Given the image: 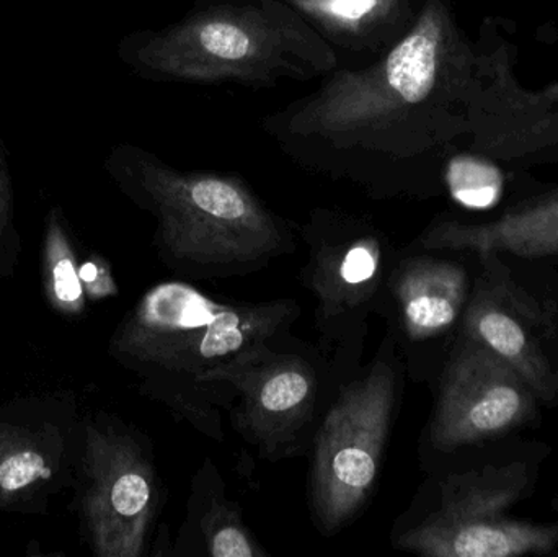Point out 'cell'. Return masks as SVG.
Segmentation results:
<instances>
[{"label":"cell","instance_id":"obj_1","mask_svg":"<svg viewBox=\"0 0 558 557\" xmlns=\"http://www.w3.org/2000/svg\"><path fill=\"white\" fill-rule=\"evenodd\" d=\"M449 48L448 9L425 0L383 55L335 69L314 92L265 117L262 128L299 166L383 189L399 183L422 159L448 81Z\"/></svg>","mask_w":558,"mask_h":557},{"label":"cell","instance_id":"obj_2","mask_svg":"<svg viewBox=\"0 0 558 557\" xmlns=\"http://www.w3.org/2000/svg\"><path fill=\"white\" fill-rule=\"evenodd\" d=\"M118 56L147 81L251 88L340 68L333 46L284 0H196L170 25L124 36Z\"/></svg>","mask_w":558,"mask_h":557},{"label":"cell","instance_id":"obj_3","mask_svg":"<svg viewBox=\"0 0 558 557\" xmlns=\"http://www.w3.org/2000/svg\"><path fill=\"white\" fill-rule=\"evenodd\" d=\"M107 170L154 213L173 257L203 265L245 264L282 244L277 218L239 177L180 170L134 144L113 147Z\"/></svg>","mask_w":558,"mask_h":557},{"label":"cell","instance_id":"obj_4","mask_svg":"<svg viewBox=\"0 0 558 557\" xmlns=\"http://www.w3.org/2000/svg\"><path fill=\"white\" fill-rule=\"evenodd\" d=\"M294 307L288 303L231 306L189 284L167 281L144 294L114 337L121 359L163 375L193 378L264 346Z\"/></svg>","mask_w":558,"mask_h":557},{"label":"cell","instance_id":"obj_5","mask_svg":"<svg viewBox=\"0 0 558 557\" xmlns=\"http://www.w3.org/2000/svg\"><path fill=\"white\" fill-rule=\"evenodd\" d=\"M543 424V405L523 376L487 347L459 336L442 366L429 444L458 453Z\"/></svg>","mask_w":558,"mask_h":557},{"label":"cell","instance_id":"obj_6","mask_svg":"<svg viewBox=\"0 0 558 557\" xmlns=\"http://www.w3.org/2000/svg\"><path fill=\"white\" fill-rule=\"evenodd\" d=\"M396 404V373L377 363L341 392L318 435L314 506L325 530L343 525L376 481Z\"/></svg>","mask_w":558,"mask_h":557},{"label":"cell","instance_id":"obj_7","mask_svg":"<svg viewBox=\"0 0 558 557\" xmlns=\"http://www.w3.org/2000/svg\"><path fill=\"white\" fill-rule=\"evenodd\" d=\"M84 516L95 553L137 557L154 513L153 470L131 438L88 428Z\"/></svg>","mask_w":558,"mask_h":557},{"label":"cell","instance_id":"obj_8","mask_svg":"<svg viewBox=\"0 0 558 557\" xmlns=\"http://www.w3.org/2000/svg\"><path fill=\"white\" fill-rule=\"evenodd\" d=\"M228 382L241 392V425L254 440L275 447L291 437L311 414L314 373L301 359L274 355L255 347L202 376V383Z\"/></svg>","mask_w":558,"mask_h":557},{"label":"cell","instance_id":"obj_9","mask_svg":"<svg viewBox=\"0 0 558 557\" xmlns=\"http://www.w3.org/2000/svg\"><path fill=\"white\" fill-rule=\"evenodd\" d=\"M490 252L505 298L517 317L530 362V386L543 408L558 405V265Z\"/></svg>","mask_w":558,"mask_h":557},{"label":"cell","instance_id":"obj_10","mask_svg":"<svg viewBox=\"0 0 558 557\" xmlns=\"http://www.w3.org/2000/svg\"><path fill=\"white\" fill-rule=\"evenodd\" d=\"M477 264V252L464 251V258L425 255L402 265L396 293L410 339H458Z\"/></svg>","mask_w":558,"mask_h":557},{"label":"cell","instance_id":"obj_11","mask_svg":"<svg viewBox=\"0 0 558 557\" xmlns=\"http://www.w3.org/2000/svg\"><path fill=\"white\" fill-rule=\"evenodd\" d=\"M418 242L425 251H497L553 261L558 255V190L526 199L482 225L439 219Z\"/></svg>","mask_w":558,"mask_h":557},{"label":"cell","instance_id":"obj_12","mask_svg":"<svg viewBox=\"0 0 558 557\" xmlns=\"http://www.w3.org/2000/svg\"><path fill=\"white\" fill-rule=\"evenodd\" d=\"M399 548L429 557H558V522L500 516L458 523L418 522Z\"/></svg>","mask_w":558,"mask_h":557},{"label":"cell","instance_id":"obj_13","mask_svg":"<svg viewBox=\"0 0 558 557\" xmlns=\"http://www.w3.org/2000/svg\"><path fill=\"white\" fill-rule=\"evenodd\" d=\"M413 0H317L294 7L337 51L340 65L373 61L415 22Z\"/></svg>","mask_w":558,"mask_h":557},{"label":"cell","instance_id":"obj_14","mask_svg":"<svg viewBox=\"0 0 558 557\" xmlns=\"http://www.w3.org/2000/svg\"><path fill=\"white\" fill-rule=\"evenodd\" d=\"M45 267L52 304L64 313L82 311L85 291L77 262L64 228L56 216L49 219L46 232Z\"/></svg>","mask_w":558,"mask_h":557},{"label":"cell","instance_id":"obj_15","mask_svg":"<svg viewBox=\"0 0 558 557\" xmlns=\"http://www.w3.org/2000/svg\"><path fill=\"white\" fill-rule=\"evenodd\" d=\"M449 192L469 208H490L500 199L504 175L490 160L475 156H454L446 166Z\"/></svg>","mask_w":558,"mask_h":557},{"label":"cell","instance_id":"obj_16","mask_svg":"<svg viewBox=\"0 0 558 557\" xmlns=\"http://www.w3.org/2000/svg\"><path fill=\"white\" fill-rule=\"evenodd\" d=\"M49 477L48 461L35 445L0 432V493L3 496L22 493Z\"/></svg>","mask_w":558,"mask_h":557},{"label":"cell","instance_id":"obj_17","mask_svg":"<svg viewBox=\"0 0 558 557\" xmlns=\"http://www.w3.org/2000/svg\"><path fill=\"white\" fill-rule=\"evenodd\" d=\"M206 542L215 557H254L262 555L231 510L215 509L206 516Z\"/></svg>","mask_w":558,"mask_h":557},{"label":"cell","instance_id":"obj_18","mask_svg":"<svg viewBox=\"0 0 558 557\" xmlns=\"http://www.w3.org/2000/svg\"><path fill=\"white\" fill-rule=\"evenodd\" d=\"M379 245L374 239L361 238L344 252L338 268V277L344 288L363 287L373 280L379 267Z\"/></svg>","mask_w":558,"mask_h":557},{"label":"cell","instance_id":"obj_19","mask_svg":"<svg viewBox=\"0 0 558 557\" xmlns=\"http://www.w3.org/2000/svg\"><path fill=\"white\" fill-rule=\"evenodd\" d=\"M82 287L90 296L101 298L114 293L113 281L108 275L107 268L98 261H88L78 268Z\"/></svg>","mask_w":558,"mask_h":557},{"label":"cell","instance_id":"obj_20","mask_svg":"<svg viewBox=\"0 0 558 557\" xmlns=\"http://www.w3.org/2000/svg\"><path fill=\"white\" fill-rule=\"evenodd\" d=\"M10 211H12V185H10L5 157H3L2 147H0V232L9 222Z\"/></svg>","mask_w":558,"mask_h":557},{"label":"cell","instance_id":"obj_21","mask_svg":"<svg viewBox=\"0 0 558 557\" xmlns=\"http://www.w3.org/2000/svg\"><path fill=\"white\" fill-rule=\"evenodd\" d=\"M553 262H554V264H557V265H558V255H557V257H554V258H553Z\"/></svg>","mask_w":558,"mask_h":557}]
</instances>
